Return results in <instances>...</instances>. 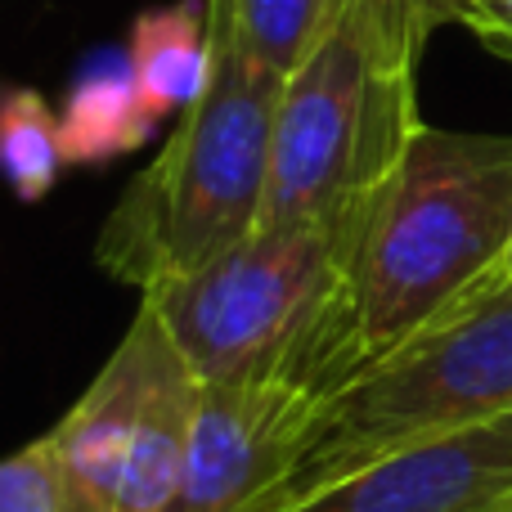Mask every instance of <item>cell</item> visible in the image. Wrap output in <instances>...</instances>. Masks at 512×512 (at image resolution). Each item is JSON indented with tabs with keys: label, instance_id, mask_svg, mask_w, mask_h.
<instances>
[{
	"label": "cell",
	"instance_id": "6da1fadb",
	"mask_svg": "<svg viewBox=\"0 0 512 512\" xmlns=\"http://www.w3.org/2000/svg\"><path fill=\"white\" fill-rule=\"evenodd\" d=\"M207 387H283L333 400L369 364L346 283V216L256 225L207 265L144 292Z\"/></svg>",
	"mask_w": 512,
	"mask_h": 512
},
{
	"label": "cell",
	"instance_id": "7a4b0ae2",
	"mask_svg": "<svg viewBox=\"0 0 512 512\" xmlns=\"http://www.w3.org/2000/svg\"><path fill=\"white\" fill-rule=\"evenodd\" d=\"M279 95V72L261 68L239 32L207 9L203 86L99 225L95 265L108 279L144 297L248 239L265 212Z\"/></svg>",
	"mask_w": 512,
	"mask_h": 512
},
{
	"label": "cell",
	"instance_id": "3957f363",
	"mask_svg": "<svg viewBox=\"0 0 512 512\" xmlns=\"http://www.w3.org/2000/svg\"><path fill=\"white\" fill-rule=\"evenodd\" d=\"M512 135L427 126L346 212V283L369 360L504 265Z\"/></svg>",
	"mask_w": 512,
	"mask_h": 512
},
{
	"label": "cell",
	"instance_id": "277c9868",
	"mask_svg": "<svg viewBox=\"0 0 512 512\" xmlns=\"http://www.w3.org/2000/svg\"><path fill=\"white\" fill-rule=\"evenodd\" d=\"M512 409V279L495 274L369 360L324 405L297 472L270 512L360 472L400 445L486 423Z\"/></svg>",
	"mask_w": 512,
	"mask_h": 512
},
{
	"label": "cell",
	"instance_id": "5b68a950",
	"mask_svg": "<svg viewBox=\"0 0 512 512\" xmlns=\"http://www.w3.org/2000/svg\"><path fill=\"white\" fill-rule=\"evenodd\" d=\"M324 400L283 387H207L167 512H270Z\"/></svg>",
	"mask_w": 512,
	"mask_h": 512
},
{
	"label": "cell",
	"instance_id": "8992f818",
	"mask_svg": "<svg viewBox=\"0 0 512 512\" xmlns=\"http://www.w3.org/2000/svg\"><path fill=\"white\" fill-rule=\"evenodd\" d=\"M283 512H512V409L400 445Z\"/></svg>",
	"mask_w": 512,
	"mask_h": 512
},
{
	"label": "cell",
	"instance_id": "52a82bcc",
	"mask_svg": "<svg viewBox=\"0 0 512 512\" xmlns=\"http://www.w3.org/2000/svg\"><path fill=\"white\" fill-rule=\"evenodd\" d=\"M167 351V324L149 301H140L126 337L108 355L104 369L95 373L86 396L45 436L63 495H68V512H117V490H122L135 423H140L144 396H149L153 373H158Z\"/></svg>",
	"mask_w": 512,
	"mask_h": 512
},
{
	"label": "cell",
	"instance_id": "ba28073f",
	"mask_svg": "<svg viewBox=\"0 0 512 512\" xmlns=\"http://www.w3.org/2000/svg\"><path fill=\"white\" fill-rule=\"evenodd\" d=\"M198 396H203V382L194 378V369L171 342V351L162 355L158 373H153L149 396H144L140 423H135L122 490H117V512H167L180 486V472H185Z\"/></svg>",
	"mask_w": 512,
	"mask_h": 512
},
{
	"label": "cell",
	"instance_id": "9c48e42d",
	"mask_svg": "<svg viewBox=\"0 0 512 512\" xmlns=\"http://www.w3.org/2000/svg\"><path fill=\"white\" fill-rule=\"evenodd\" d=\"M126 63L153 122L180 117L207 77V0L144 9L131 23Z\"/></svg>",
	"mask_w": 512,
	"mask_h": 512
},
{
	"label": "cell",
	"instance_id": "30bf717a",
	"mask_svg": "<svg viewBox=\"0 0 512 512\" xmlns=\"http://www.w3.org/2000/svg\"><path fill=\"white\" fill-rule=\"evenodd\" d=\"M63 149H68V167H104L113 158L135 153L153 131V113L144 108L140 90H135L131 63L104 59L77 77V86L63 99Z\"/></svg>",
	"mask_w": 512,
	"mask_h": 512
},
{
	"label": "cell",
	"instance_id": "8fae6325",
	"mask_svg": "<svg viewBox=\"0 0 512 512\" xmlns=\"http://www.w3.org/2000/svg\"><path fill=\"white\" fill-rule=\"evenodd\" d=\"M68 167L63 122L32 86L0 90V176L18 203H41Z\"/></svg>",
	"mask_w": 512,
	"mask_h": 512
},
{
	"label": "cell",
	"instance_id": "7c38bea8",
	"mask_svg": "<svg viewBox=\"0 0 512 512\" xmlns=\"http://www.w3.org/2000/svg\"><path fill=\"white\" fill-rule=\"evenodd\" d=\"M328 5L333 0H207V9H216L239 32L243 50L283 81L310 50Z\"/></svg>",
	"mask_w": 512,
	"mask_h": 512
},
{
	"label": "cell",
	"instance_id": "4fadbf2b",
	"mask_svg": "<svg viewBox=\"0 0 512 512\" xmlns=\"http://www.w3.org/2000/svg\"><path fill=\"white\" fill-rule=\"evenodd\" d=\"M0 512H68V495L45 436L0 459Z\"/></svg>",
	"mask_w": 512,
	"mask_h": 512
},
{
	"label": "cell",
	"instance_id": "5bb4252c",
	"mask_svg": "<svg viewBox=\"0 0 512 512\" xmlns=\"http://www.w3.org/2000/svg\"><path fill=\"white\" fill-rule=\"evenodd\" d=\"M463 27L477 36L486 50L512 63V0H468L463 5Z\"/></svg>",
	"mask_w": 512,
	"mask_h": 512
},
{
	"label": "cell",
	"instance_id": "9a60e30c",
	"mask_svg": "<svg viewBox=\"0 0 512 512\" xmlns=\"http://www.w3.org/2000/svg\"><path fill=\"white\" fill-rule=\"evenodd\" d=\"M504 274L512 279V243H508V252H504Z\"/></svg>",
	"mask_w": 512,
	"mask_h": 512
}]
</instances>
